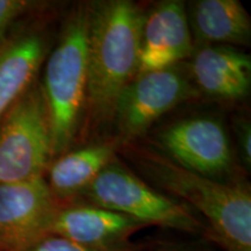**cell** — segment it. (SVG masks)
<instances>
[{
  "mask_svg": "<svg viewBox=\"0 0 251 251\" xmlns=\"http://www.w3.org/2000/svg\"><path fill=\"white\" fill-rule=\"evenodd\" d=\"M121 152L146 179L200 213L206 220L209 240L226 251H251L249 185L219 181L196 174L151 147L122 142Z\"/></svg>",
  "mask_w": 251,
  "mask_h": 251,
  "instance_id": "obj_1",
  "label": "cell"
},
{
  "mask_svg": "<svg viewBox=\"0 0 251 251\" xmlns=\"http://www.w3.org/2000/svg\"><path fill=\"white\" fill-rule=\"evenodd\" d=\"M143 17L128 0L90 4L86 108L96 121L113 119L119 94L139 74Z\"/></svg>",
  "mask_w": 251,
  "mask_h": 251,
  "instance_id": "obj_2",
  "label": "cell"
},
{
  "mask_svg": "<svg viewBox=\"0 0 251 251\" xmlns=\"http://www.w3.org/2000/svg\"><path fill=\"white\" fill-rule=\"evenodd\" d=\"M90 4L75 6L48 57L41 83L49 113L52 153L68 151L86 109Z\"/></svg>",
  "mask_w": 251,
  "mask_h": 251,
  "instance_id": "obj_3",
  "label": "cell"
},
{
  "mask_svg": "<svg viewBox=\"0 0 251 251\" xmlns=\"http://www.w3.org/2000/svg\"><path fill=\"white\" fill-rule=\"evenodd\" d=\"M79 197L84 202L120 213L147 227L159 226L209 238L208 228L192 208L156 191L115 158Z\"/></svg>",
  "mask_w": 251,
  "mask_h": 251,
  "instance_id": "obj_4",
  "label": "cell"
},
{
  "mask_svg": "<svg viewBox=\"0 0 251 251\" xmlns=\"http://www.w3.org/2000/svg\"><path fill=\"white\" fill-rule=\"evenodd\" d=\"M51 161L49 113L35 80L0 119V184L45 177Z\"/></svg>",
  "mask_w": 251,
  "mask_h": 251,
  "instance_id": "obj_5",
  "label": "cell"
},
{
  "mask_svg": "<svg viewBox=\"0 0 251 251\" xmlns=\"http://www.w3.org/2000/svg\"><path fill=\"white\" fill-rule=\"evenodd\" d=\"M198 96L199 92L184 65L142 72L119 94L113 119L124 142H131L163 114Z\"/></svg>",
  "mask_w": 251,
  "mask_h": 251,
  "instance_id": "obj_6",
  "label": "cell"
},
{
  "mask_svg": "<svg viewBox=\"0 0 251 251\" xmlns=\"http://www.w3.org/2000/svg\"><path fill=\"white\" fill-rule=\"evenodd\" d=\"M156 149L183 166L216 179L230 171L233 152L224 124L212 117H191L157 134Z\"/></svg>",
  "mask_w": 251,
  "mask_h": 251,
  "instance_id": "obj_7",
  "label": "cell"
},
{
  "mask_svg": "<svg viewBox=\"0 0 251 251\" xmlns=\"http://www.w3.org/2000/svg\"><path fill=\"white\" fill-rule=\"evenodd\" d=\"M58 206L45 177L0 184V251H19L50 235Z\"/></svg>",
  "mask_w": 251,
  "mask_h": 251,
  "instance_id": "obj_8",
  "label": "cell"
},
{
  "mask_svg": "<svg viewBox=\"0 0 251 251\" xmlns=\"http://www.w3.org/2000/svg\"><path fill=\"white\" fill-rule=\"evenodd\" d=\"M193 51L192 33L184 2L162 1L144 14L139 74L180 64Z\"/></svg>",
  "mask_w": 251,
  "mask_h": 251,
  "instance_id": "obj_9",
  "label": "cell"
},
{
  "mask_svg": "<svg viewBox=\"0 0 251 251\" xmlns=\"http://www.w3.org/2000/svg\"><path fill=\"white\" fill-rule=\"evenodd\" d=\"M147 226L120 213L89 202L59 203L50 235L85 247L115 248L129 244V237Z\"/></svg>",
  "mask_w": 251,
  "mask_h": 251,
  "instance_id": "obj_10",
  "label": "cell"
},
{
  "mask_svg": "<svg viewBox=\"0 0 251 251\" xmlns=\"http://www.w3.org/2000/svg\"><path fill=\"white\" fill-rule=\"evenodd\" d=\"M191 56L187 69L198 92L225 101L248 96L251 59L246 52L231 46H201Z\"/></svg>",
  "mask_w": 251,
  "mask_h": 251,
  "instance_id": "obj_11",
  "label": "cell"
},
{
  "mask_svg": "<svg viewBox=\"0 0 251 251\" xmlns=\"http://www.w3.org/2000/svg\"><path fill=\"white\" fill-rule=\"evenodd\" d=\"M48 47L47 31L40 25L20 28L0 47V119L37 79Z\"/></svg>",
  "mask_w": 251,
  "mask_h": 251,
  "instance_id": "obj_12",
  "label": "cell"
},
{
  "mask_svg": "<svg viewBox=\"0 0 251 251\" xmlns=\"http://www.w3.org/2000/svg\"><path fill=\"white\" fill-rule=\"evenodd\" d=\"M115 143H96L67 151L51 161L45 179L59 203L75 201L115 158Z\"/></svg>",
  "mask_w": 251,
  "mask_h": 251,
  "instance_id": "obj_13",
  "label": "cell"
},
{
  "mask_svg": "<svg viewBox=\"0 0 251 251\" xmlns=\"http://www.w3.org/2000/svg\"><path fill=\"white\" fill-rule=\"evenodd\" d=\"M187 18L191 33L202 46L249 45L250 17L238 0H198Z\"/></svg>",
  "mask_w": 251,
  "mask_h": 251,
  "instance_id": "obj_14",
  "label": "cell"
},
{
  "mask_svg": "<svg viewBox=\"0 0 251 251\" xmlns=\"http://www.w3.org/2000/svg\"><path fill=\"white\" fill-rule=\"evenodd\" d=\"M140 247L136 244H126L115 248H92L78 244L68 238L57 235H47L36 242L31 243L19 251H139Z\"/></svg>",
  "mask_w": 251,
  "mask_h": 251,
  "instance_id": "obj_15",
  "label": "cell"
},
{
  "mask_svg": "<svg viewBox=\"0 0 251 251\" xmlns=\"http://www.w3.org/2000/svg\"><path fill=\"white\" fill-rule=\"evenodd\" d=\"M37 6L27 0H0V47L12 34L14 24Z\"/></svg>",
  "mask_w": 251,
  "mask_h": 251,
  "instance_id": "obj_16",
  "label": "cell"
},
{
  "mask_svg": "<svg viewBox=\"0 0 251 251\" xmlns=\"http://www.w3.org/2000/svg\"><path fill=\"white\" fill-rule=\"evenodd\" d=\"M235 131H236L237 143L240 147L241 158L244 165L250 168L251 165V127L249 121L242 119L235 125Z\"/></svg>",
  "mask_w": 251,
  "mask_h": 251,
  "instance_id": "obj_17",
  "label": "cell"
},
{
  "mask_svg": "<svg viewBox=\"0 0 251 251\" xmlns=\"http://www.w3.org/2000/svg\"><path fill=\"white\" fill-rule=\"evenodd\" d=\"M157 251H212L199 243H190V244H170V246H164L159 248Z\"/></svg>",
  "mask_w": 251,
  "mask_h": 251,
  "instance_id": "obj_18",
  "label": "cell"
}]
</instances>
